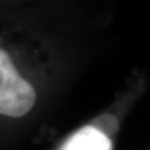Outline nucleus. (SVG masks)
Listing matches in <instances>:
<instances>
[{
	"label": "nucleus",
	"instance_id": "f257e3e1",
	"mask_svg": "<svg viewBox=\"0 0 150 150\" xmlns=\"http://www.w3.org/2000/svg\"><path fill=\"white\" fill-rule=\"evenodd\" d=\"M35 101L34 86L19 74L10 56L0 48V115L21 118L34 108Z\"/></svg>",
	"mask_w": 150,
	"mask_h": 150
},
{
	"label": "nucleus",
	"instance_id": "f03ea898",
	"mask_svg": "<svg viewBox=\"0 0 150 150\" xmlns=\"http://www.w3.org/2000/svg\"><path fill=\"white\" fill-rule=\"evenodd\" d=\"M60 150H111V140L86 125L73 134Z\"/></svg>",
	"mask_w": 150,
	"mask_h": 150
},
{
	"label": "nucleus",
	"instance_id": "7ed1b4c3",
	"mask_svg": "<svg viewBox=\"0 0 150 150\" xmlns=\"http://www.w3.org/2000/svg\"><path fill=\"white\" fill-rule=\"evenodd\" d=\"M89 125L93 126L94 129H96L99 133H101L104 137L110 140L116 134V131L119 130V120L116 116L111 114H103L96 116Z\"/></svg>",
	"mask_w": 150,
	"mask_h": 150
}]
</instances>
